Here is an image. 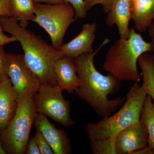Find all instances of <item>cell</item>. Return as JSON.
Masks as SVG:
<instances>
[{"label":"cell","mask_w":154,"mask_h":154,"mask_svg":"<svg viewBox=\"0 0 154 154\" xmlns=\"http://www.w3.org/2000/svg\"><path fill=\"white\" fill-rule=\"evenodd\" d=\"M110 42L106 38L96 51L83 54L74 58L80 82L79 87L75 93L102 118L115 113L126 99L125 97L109 99L108 96L114 95L119 90L121 81L110 74L107 75L102 74L94 64L96 54Z\"/></svg>","instance_id":"6da1fadb"},{"label":"cell","mask_w":154,"mask_h":154,"mask_svg":"<svg viewBox=\"0 0 154 154\" xmlns=\"http://www.w3.org/2000/svg\"><path fill=\"white\" fill-rule=\"evenodd\" d=\"M18 21L12 17H0L3 30L15 36L21 44L25 63L40 84L57 85L54 65L63 54L32 31L21 27Z\"/></svg>","instance_id":"7a4b0ae2"},{"label":"cell","mask_w":154,"mask_h":154,"mask_svg":"<svg viewBox=\"0 0 154 154\" xmlns=\"http://www.w3.org/2000/svg\"><path fill=\"white\" fill-rule=\"evenodd\" d=\"M154 51V44L146 42L134 29H131L129 38H119L107 50L103 68L121 81L139 82L141 75L137 69L139 57L145 52Z\"/></svg>","instance_id":"3957f363"},{"label":"cell","mask_w":154,"mask_h":154,"mask_svg":"<svg viewBox=\"0 0 154 154\" xmlns=\"http://www.w3.org/2000/svg\"><path fill=\"white\" fill-rule=\"evenodd\" d=\"M147 94L137 82L127 93L123 106L118 111L94 123H87L86 132L89 140L114 137L128 126L139 122Z\"/></svg>","instance_id":"277c9868"},{"label":"cell","mask_w":154,"mask_h":154,"mask_svg":"<svg viewBox=\"0 0 154 154\" xmlns=\"http://www.w3.org/2000/svg\"><path fill=\"white\" fill-rule=\"evenodd\" d=\"M38 113L33 96L18 101L14 117L0 131V142L7 154L25 153L31 128Z\"/></svg>","instance_id":"5b68a950"},{"label":"cell","mask_w":154,"mask_h":154,"mask_svg":"<svg viewBox=\"0 0 154 154\" xmlns=\"http://www.w3.org/2000/svg\"><path fill=\"white\" fill-rule=\"evenodd\" d=\"M33 22L44 28L49 34L51 45L59 50L70 25L75 21V10L70 4H42L35 2Z\"/></svg>","instance_id":"8992f818"},{"label":"cell","mask_w":154,"mask_h":154,"mask_svg":"<svg viewBox=\"0 0 154 154\" xmlns=\"http://www.w3.org/2000/svg\"><path fill=\"white\" fill-rule=\"evenodd\" d=\"M62 92L57 85L41 84L33 98L38 113L65 127H69L76 123L70 116V102L65 99Z\"/></svg>","instance_id":"52a82bcc"},{"label":"cell","mask_w":154,"mask_h":154,"mask_svg":"<svg viewBox=\"0 0 154 154\" xmlns=\"http://www.w3.org/2000/svg\"><path fill=\"white\" fill-rule=\"evenodd\" d=\"M8 75L18 101L34 96L40 82L25 63L23 54L8 53Z\"/></svg>","instance_id":"ba28073f"},{"label":"cell","mask_w":154,"mask_h":154,"mask_svg":"<svg viewBox=\"0 0 154 154\" xmlns=\"http://www.w3.org/2000/svg\"><path fill=\"white\" fill-rule=\"evenodd\" d=\"M148 132L140 121L119 132L114 137L115 154H133L147 146Z\"/></svg>","instance_id":"9c48e42d"},{"label":"cell","mask_w":154,"mask_h":154,"mask_svg":"<svg viewBox=\"0 0 154 154\" xmlns=\"http://www.w3.org/2000/svg\"><path fill=\"white\" fill-rule=\"evenodd\" d=\"M36 130L42 134L54 154H69L72 149L70 140L66 132L60 129L48 119L47 116L38 113L33 122Z\"/></svg>","instance_id":"30bf717a"},{"label":"cell","mask_w":154,"mask_h":154,"mask_svg":"<svg viewBox=\"0 0 154 154\" xmlns=\"http://www.w3.org/2000/svg\"><path fill=\"white\" fill-rule=\"evenodd\" d=\"M96 23L84 24L79 34L71 41L63 44L60 50L64 56L74 59L83 54L94 52L93 45L96 38Z\"/></svg>","instance_id":"8fae6325"},{"label":"cell","mask_w":154,"mask_h":154,"mask_svg":"<svg viewBox=\"0 0 154 154\" xmlns=\"http://www.w3.org/2000/svg\"><path fill=\"white\" fill-rule=\"evenodd\" d=\"M131 0H113L110 11L107 13L105 24L112 28H118L120 38L128 39L130 34Z\"/></svg>","instance_id":"7c38bea8"},{"label":"cell","mask_w":154,"mask_h":154,"mask_svg":"<svg viewBox=\"0 0 154 154\" xmlns=\"http://www.w3.org/2000/svg\"><path fill=\"white\" fill-rule=\"evenodd\" d=\"M57 85L62 91L74 93L79 87L80 82L75 66L74 59L64 56L54 65Z\"/></svg>","instance_id":"4fadbf2b"},{"label":"cell","mask_w":154,"mask_h":154,"mask_svg":"<svg viewBox=\"0 0 154 154\" xmlns=\"http://www.w3.org/2000/svg\"><path fill=\"white\" fill-rule=\"evenodd\" d=\"M17 107L18 100L9 78L0 83V131L12 120Z\"/></svg>","instance_id":"5bb4252c"},{"label":"cell","mask_w":154,"mask_h":154,"mask_svg":"<svg viewBox=\"0 0 154 154\" xmlns=\"http://www.w3.org/2000/svg\"><path fill=\"white\" fill-rule=\"evenodd\" d=\"M131 18L134 29L145 32L154 20V0H131Z\"/></svg>","instance_id":"9a60e30c"},{"label":"cell","mask_w":154,"mask_h":154,"mask_svg":"<svg viewBox=\"0 0 154 154\" xmlns=\"http://www.w3.org/2000/svg\"><path fill=\"white\" fill-rule=\"evenodd\" d=\"M137 63L141 70L142 87L154 102V55L149 52L144 53L139 57Z\"/></svg>","instance_id":"2e32d148"},{"label":"cell","mask_w":154,"mask_h":154,"mask_svg":"<svg viewBox=\"0 0 154 154\" xmlns=\"http://www.w3.org/2000/svg\"><path fill=\"white\" fill-rule=\"evenodd\" d=\"M11 16L20 21L19 25L23 28L28 26L29 21H34V0H10Z\"/></svg>","instance_id":"e0dca14e"},{"label":"cell","mask_w":154,"mask_h":154,"mask_svg":"<svg viewBox=\"0 0 154 154\" xmlns=\"http://www.w3.org/2000/svg\"><path fill=\"white\" fill-rule=\"evenodd\" d=\"M140 121L145 125L148 132V146L154 149V102L149 95L146 97Z\"/></svg>","instance_id":"ac0fdd59"},{"label":"cell","mask_w":154,"mask_h":154,"mask_svg":"<svg viewBox=\"0 0 154 154\" xmlns=\"http://www.w3.org/2000/svg\"><path fill=\"white\" fill-rule=\"evenodd\" d=\"M94 154H115L114 137L90 140Z\"/></svg>","instance_id":"d6986e66"},{"label":"cell","mask_w":154,"mask_h":154,"mask_svg":"<svg viewBox=\"0 0 154 154\" xmlns=\"http://www.w3.org/2000/svg\"><path fill=\"white\" fill-rule=\"evenodd\" d=\"M64 2L68 3L72 6L75 10L76 19H83L86 18L87 11L84 0H63Z\"/></svg>","instance_id":"ffe728a7"},{"label":"cell","mask_w":154,"mask_h":154,"mask_svg":"<svg viewBox=\"0 0 154 154\" xmlns=\"http://www.w3.org/2000/svg\"><path fill=\"white\" fill-rule=\"evenodd\" d=\"M9 79L8 75V53L3 45H0V83Z\"/></svg>","instance_id":"44dd1931"},{"label":"cell","mask_w":154,"mask_h":154,"mask_svg":"<svg viewBox=\"0 0 154 154\" xmlns=\"http://www.w3.org/2000/svg\"><path fill=\"white\" fill-rule=\"evenodd\" d=\"M33 137L38 145L41 154H54L52 149L39 131L37 130Z\"/></svg>","instance_id":"7402d4cb"},{"label":"cell","mask_w":154,"mask_h":154,"mask_svg":"<svg viewBox=\"0 0 154 154\" xmlns=\"http://www.w3.org/2000/svg\"><path fill=\"white\" fill-rule=\"evenodd\" d=\"M87 11H90L94 6L102 5L105 13L107 14L110 11L113 0H84Z\"/></svg>","instance_id":"603a6c76"},{"label":"cell","mask_w":154,"mask_h":154,"mask_svg":"<svg viewBox=\"0 0 154 154\" xmlns=\"http://www.w3.org/2000/svg\"><path fill=\"white\" fill-rule=\"evenodd\" d=\"M12 17L10 0H0V17Z\"/></svg>","instance_id":"cb8c5ba5"},{"label":"cell","mask_w":154,"mask_h":154,"mask_svg":"<svg viewBox=\"0 0 154 154\" xmlns=\"http://www.w3.org/2000/svg\"><path fill=\"white\" fill-rule=\"evenodd\" d=\"M26 154H40V150L34 137H31L28 142L26 148Z\"/></svg>","instance_id":"d4e9b609"},{"label":"cell","mask_w":154,"mask_h":154,"mask_svg":"<svg viewBox=\"0 0 154 154\" xmlns=\"http://www.w3.org/2000/svg\"><path fill=\"white\" fill-rule=\"evenodd\" d=\"M3 30L1 25H0V45H3L8 44L11 42L17 41V38L14 36H8L6 35Z\"/></svg>","instance_id":"484cf974"},{"label":"cell","mask_w":154,"mask_h":154,"mask_svg":"<svg viewBox=\"0 0 154 154\" xmlns=\"http://www.w3.org/2000/svg\"><path fill=\"white\" fill-rule=\"evenodd\" d=\"M133 154H154V149L147 146L140 150L134 152Z\"/></svg>","instance_id":"4316f807"},{"label":"cell","mask_w":154,"mask_h":154,"mask_svg":"<svg viewBox=\"0 0 154 154\" xmlns=\"http://www.w3.org/2000/svg\"><path fill=\"white\" fill-rule=\"evenodd\" d=\"M34 1L36 3H44L51 5L60 4L63 2V0H34Z\"/></svg>","instance_id":"83f0119b"},{"label":"cell","mask_w":154,"mask_h":154,"mask_svg":"<svg viewBox=\"0 0 154 154\" xmlns=\"http://www.w3.org/2000/svg\"><path fill=\"white\" fill-rule=\"evenodd\" d=\"M148 34L152 40L153 43L154 44V23L153 22L152 25L148 28Z\"/></svg>","instance_id":"f1b7e54d"},{"label":"cell","mask_w":154,"mask_h":154,"mask_svg":"<svg viewBox=\"0 0 154 154\" xmlns=\"http://www.w3.org/2000/svg\"><path fill=\"white\" fill-rule=\"evenodd\" d=\"M0 154H7L0 142Z\"/></svg>","instance_id":"f546056e"}]
</instances>
